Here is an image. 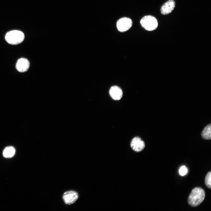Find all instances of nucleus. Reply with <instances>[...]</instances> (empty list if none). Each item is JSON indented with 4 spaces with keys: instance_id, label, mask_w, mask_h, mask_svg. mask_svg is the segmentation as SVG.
I'll return each mask as SVG.
<instances>
[{
    "instance_id": "f8f14e48",
    "label": "nucleus",
    "mask_w": 211,
    "mask_h": 211,
    "mask_svg": "<svg viewBox=\"0 0 211 211\" xmlns=\"http://www.w3.org/2000/svg\"><path fill=\"white\" fill-rule=\"evenodd\" d=\"M211 172H209L206 175L205 180V184L209 188H211Z\"/></svg>"
},
{
    "instance_id": "7ed1b4c3",
    "label": "nucleus",
    "mask_w": 211,
    "mask_h": 211,
    "mask_svg": "<svg viewBox=\"0 0 211 211\" xmlns=\"http://www.w3.org/2000/svg\"><path fill=\"white\" fill-rule=\"evenodd\" d=\"M140 22L142 27L148 31L154 30L158 26L157 19L150 15L146 16L143 17L141 19Z\"/></svg>"
},
{
    "instance_id": "39448f33",
    "label": "nucleus",
    "mask_w": 211,
    "mask_h": 211,
    "mask_svg": "<svg viewBox=\"0 0 211 211\" xmlns=\"http://www.w3.org/2000/svg\"><path fill=\"white\" fill-rule=\"evenodd\" d=\"M62 198L65 204L70 205L73 204L77 200L79 195L76 192L69 190L65 192Z\"/></svg>"
},
{
    "instance_id": "9b49d317",
    "label": "nucleus",
    "mask_w": 211,
    "mask_h": 211,
    "mask_svg": "<svg viewBox=\"0 0 211 211\" xmlns=\"http://www.w3.org/2000/svg\"><path fill=\"white\" fill-rule=\"evenodd\" d=\"M15 150L14 148L11 146L6 147L3 152L4 156L6 158H10L13 157L14 155Z\"/></svg>"
},
{
    "instance_id": "20e7f679",
    "label": "nucleus",
    "mask_w": 211,
    "mask_h": 211,
    "mask_svg": "<svg viewBox=\"0 0 211 211\" xmlns=\"http://www.w3.org/2000/svg\"><path fill=\"white\" fill-rule=\"evenodd\" d=\"M132 21L130 18L123 17L118 20L116 26L118 31L123 32L129 30L132 27Z\"/></svg>"
},
{
    "instance_id": "6e6552de",
    "label": "nucleus",
    "mask_w": 211,
    "mask_h": 211,
    "mask_svg": "<svg viewBox=\"0 0 211 211\" xmlns=\"http://www.w3.org/2000/svg\"><path fill=\"white\" fill-rule=\"evenodd\" d=\"M175 6V2L173 0H169L161 6L160 11L164 15L170 13L174 9Z\"/></svg>"
},
{
    "instance_id": "1a4fd4ad",
    "label": "nucleus",
    "mask_w": 211,
    "mask_h": 211,
    "mask_svg": "<svg viewBox=\"0 0 211 211\" xmlns=\"http://www.w3.org/2000/svg\"><path fill=\"white\" fill-rule=\"evenodd\" d=\"M109 94L112 98L115 100H120L122 96V91L121 89L117 86L111 87L109 91Z\"/></svg>"
},
{
    "instance_id": "423d86ee",
    "label": "nucleus",
    "mask_w": 211,
    "mask_h": 211,
    "mask_svg": "<svg viewBox=\"0 0 211 211\" xmlns=\"http://www.w3.org/2000/svg\"><path fill=\"white\" fill-rule=\"evenodd\" d=\"M130 146L134 151L136 152L142 151L144 149L145 144L144 142L138 137H134L130 143Z\"/></svg>"
},
{
    "instance_id": "9d476101",
    "label": "nucleus",
    "mask_w": 211,
    "mask_h": 211,
    "mask_svg": "<svg viewBox=\"0 0 211 211\" xmlns=\"http://www.w3.org/2000/svg\"><path fill=\"white\" fill-rule=\"evenodd\" d=\"M202 137L205 139H210L211 138V124L208 125L204 129L201 133Z\"/></svg>"
},
{
    "instance_id": "0eeeda50",
    "label": "nucleus",
    "mask_w": 211,
    "mask_h": 211,
    "mask_svg": "<svg viewBox=\"0 0 211 211\" xmlns=\"http://www.w3.org/2000/svg\"><path fill=\"white\" fill-rule=\"evenodd\" d=\"M30 65V62L27 59L22 58L18 60L16 67L18 72H26L28 69Z\"/></svg>"
},
{
    "instance_id": "ddd939ff",
    "label": "nucleus",
    "mask_w": 211,
    "mask_h": 211,
    "mask_svg": "<svg viewBox=\"0 0 211 211\" xmlns=\"http://www.w3.org/2000/svg\"><path fill=\"white\" fill-rule=\"evenodd\" d=\"M188 172L187 168L184 166H182L179 170V173L181 176H184L187 174Z\"/></svg>"
},
{
    "instance_id": "f257e3e1",
    "label": "nucleus",
    "mask_w": 211,
    "mask_h": 211,
    "mask_svg": "<svg viewBox=\"0 0 211 211\" xmlns=\"http://www.w3.org/2000/svg\"><path fill=\"white\" fill-rule=\"evenodd\" d=\"M205 197V193L203 189L200 187L194 188L188 197V204L192 207L197 206L202 203Z\"/></svg>"
},
{
    "instance_id": "f03ea898",
    "label": "nucleus",
    "mask_w": 211,
    "mask_h": 211,
    "mask_svg": "<svg viewBox=\"0 0 211 211\" xmlns=\"http://www.w3.org/2000/svg\"><path fill=\"white\" fill-rule=\"evenodd\" d=\"M24 33L18 30H13L7 33L5 36L6 42L9 44L16 45L21 43L24 40Z\"/></svg>"
}]
</instances>
